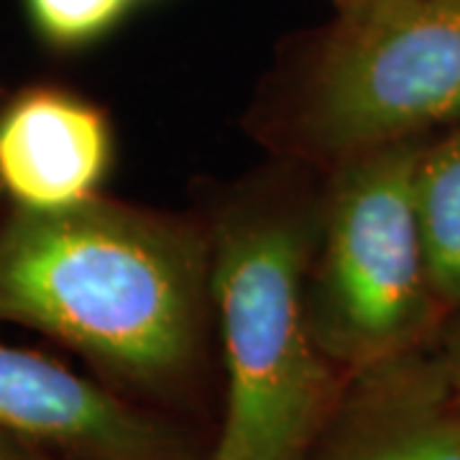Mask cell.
Instances as JSON below:
<instances>
[{"instance_id":"cell-1","label":"cell","mask_w":460,"mask_h":460,"mask_svg":"<svg viewBox=\"0 0 460 460\" xmlns=\"http://www.w3.org/2000/svg\"><path fill=\"white\" fill-rule=\"evenodd\" d=\"M210 296V230L195 217L87 198L0 223V323L41 330L128 384L177 378Z\"/></svg>"},{"instance_id":"cell-2","label":"cell","mask_w":460,"mask_h":460,"mask_svg":"<svg viewBox=\"0 0 460 460\" xmlns=\"http://www.w3.org/2000/svg\"><path fill=\"white\" fill-rule=\"evenodd\" d=\"M320 202L259 190L210 228L228 407L213 460H307L338 402L332 363L307 320V269Z\"/></svg>"},{"instance_id":"cell-3","label":"cell","mask_w":460,"mask_h":460,"mask_svg":"<svg viewBox=\"0 0 460 460\" xmlns=\"http://www.w3.org/2000/svg\"><path fill=\"white\" fill-rule=\"evenodd\" d=\"M425 144V136L399 138L330 166L305 287L307 320L330 363L363 371L399 358L443 314L414 192Z\"/></svg>"},{"instance_id":"cell-4","label":"cell","mask_w":460,"mask_h":460,"mask_svg":"<svg viewBox=\"0 0 460 460\" xmlns=\"http://www.w3.org/2000/svg\"><path fill=\"white\" fill-rule=\"evenodd\" d=\"M460 120V0H378L317 36L284 115L299 156L335 166Z\"/></svg>"},{"instance_id":"cell-5","label":"cell","mask_w":460,"mask_h":460,"mask_svg":"<svg viewBox=\"0 0 460 460\" xmlns=\"http://www.w3.org/2000/svg\"><path fill=\"white\" fill-rule=\"evenodd\" d=\"M0 432L77 460H181L164 425L59 361L3 341Z\"/></svg>"},{"instance_id":"cell-6","label":"cell","mask_w":460,"mask_h":460,"mask_svg":"<svg viewBox=\"0 0 460 460\" xmlns=\"http://www.w3.org/2000/svg\"><path fill=\"white\" fill-rule=\"evenodd\" d=\"M113 154L98 105L59 87H29L0 105V190L13 205L54 210L98 195Z\"/></svg>"},{"instance_id":"cell-7","label":"cell","mask_w":460,"mask_h":460,"mask_svg":"<svg viewBox=\"0 0 460 460\" xmlns=\"http://www.w3.org/2000/svg\"><path fill=\"white\" fill-rule=\"evenodd\" d=\"M345 404L341 396L307 460H460V414L447 410L440 376L404 384L386 361Z\"/></svg>"},{"instance_id":"cell-8","label":"cell","mask_w":460,"mask_h":460,"mask_svg":"<svg viewBox=\"0 0 460 460\" xmlns=\"http://www.w3.org/2000/svg\"><path fill=\"white\" fill-rule=\"evenodd\" d=\"M414 192L435 299L443 313L460 314V120L425 144Z\"/></svg>"},{"instance_id":"cell-9","label":"cell","mask_w":460,"mask_h":460,"mask_svg":"<svg viewBox=\"0 0 460 460\" xmlns=\"http://www.w3.org/2000/svg\"><path fill=\"white\" fill-rule=\"evenodd\" d=\"M131 0H29L36 29L59 47L84 44L102 33Z\"/></svg>"},{"instance_id":"cell-10","label":"cell","mask_w":460,"mask_h":460,"mask_svg":"<svg viewBox=\"0 0 460 460\" xmlns=\"http://www.w3.org/2000/svg\"><path fill=\"white\" fill-rule=\"evenodd\" d=\"M0 460H77L62 456L57 450H49L44 445L29 443L23 438L16 435H8V432H0Z\"/></svg>"},{"instance_id":"cell-11","label":"cell","mask_w":460,"mask_h":460,"mask_svg":"<svg viewBox=\"0 0 460 460\" xmlns=\"http://www.w3.org/2000/svg\"><path fill=\"white\" fill-rule=\"evenodd\" d=\"M450 384H453L456 394L460 396V356H458V361L453 363V368H450Z\"/></svg>"},{"instance_id":"cell-12","label":"cell","mask_w":460,"mask_h":460,"mask_svg":"<svg viewBox=\"0 0 460 460\" xmlns=\"http://www.w3.org/2000/svg\"><path fill=\"white\" fill-rule=\"evenodd\" d=\"M335 3H338V8H341V11H350L358 0H335Z\"/></svg>"},{"instance_id":"cell-13","label":"cell","mask_w":460,"mask_h":460,"mask_svg":"<svg viewBox=\"0 0 460 460\" xmlns=\"http://www.w3.org/2000/svg\"><path fill=\"white\" fill-rule=\"evenodd\" d=\"M368 3H378V0H358V3L353 5V8H361V5H368ZM353 8H350V11H353ZM341 13H343V11H341Z\"/></svg>"},{"instance_id":"cell-14","label":"cell","mask_w":460,"mask_h":460,"mask_svg":"<svg viewBox=\"0 0 460 460\" xmlns=\"http://www.w3.org/2000/svg\"><path fill=\"white\" fill-rule=\"evenodd\" d=\"M0 105H3V102H0ZM0 192H3V190H0Z\"/></svg>"}]
</instances>
